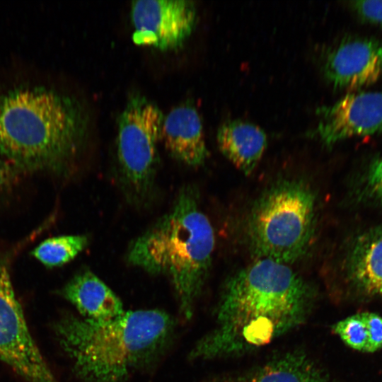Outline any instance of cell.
I'll use <instances>...</instances> for the list:
<instances>
[{"label": "cell", "mask_w": 382, "mask_h": 382, "mask_svg": "<svg viewBox=\"0 0 382 382\" xmlns=\"http://www.w3.org/2000/svg\"><path fill=\"white\" fill-rule=\"evenodd\" d=\"M163 117L154 102L135 95L129 98L118 117L120 183L127 199L137 206L148 204L154 194Z\"/></svg>", "instance_id": "6"}, {"label": "cell", "mask_w": 382, "mask_h": 382, "mask_svg": "<svg viewBox=\"0 0 382 382\" xmlns=\"http://www.w3.org/2000/svg\"><path fill=\"white\" fill-rule=\"evenodd\" d=\"M316 196L299 180H284L256 199L246 221L248 248L257 259L290 265L308 250L316 227Z\"/></svg>", "instance_id": "5"}, {"label": "cell", "mask_w": 382, "mask_h": 382, "mask_svg": "<svg viewBox=\"0 0 382 382\" xmlns=\"http://www.w3.org/2000/svg\"><path fill=\"white\" fill-rule=\"evenodd\" d=\"M370 333V352H374L382 348V316L371 313L364 312Z\"/></svg>", "instance_id": "20"}, {"label": "cell", "mask_w": 382, "mask_h": 382, "mask_svg": "<svg viewBox=\"0 0 382 382\" xmlns=\"http://www.w3.org/2000/svg\"><path fill=\"white\" fill-rule=\"evenodd\" d=\"M316 300L312 284L288 265L257 259L226 280L214 325L190 357L231 358L268 345L303 325Z\"/></svg>", "instance_id": "1"}, {"label": "cell", "mask_w": 382, "mask_h": 382, "mask_svg": "<svg viewBox=\"0 0 382 382\" xmlns=\"http://www.w3.org/2000/svg\"><path fill=\"white\" fill-rule=\"evenodd\" d=\"M320 121L314 136L327 147L349 138L382 132V91L345 95L335 103L318 108Z\"/></svg>", "instance_id": "9"}, {"label": "cell", "mask_w": 382, "mask_h": 382, "mask_svg": "<svg viewBox=\"0 0 382 382\" xmlns=\"http://www.w3.org/2000/svg\"><path fill=\"white\" fill-rule=\"evenodd\" d=\"M61 294L87 319L109 320L125 312L120 298L90 270L77 273L64 286Z\"/></svg>", "instance_id": "13"}, {"label": "cell", "mask_w": 382, "mask_h": 382, "mask_svg": "<svg viewBox=\"0 0 382 382\" xmlns=\"http://www.w3.org/2000/svg\"><path fill=\"white\" fill-rule=\"evenodd\" d=\"M161 139L170 155L187 166H199L207 158L201 117L190 103L180 104L164 115Z\"/></svg>", "instance_id": "12"}, {"label": "cell", "mask_w": 382, "mask_h": 382, "mask_svg": "<svg viewBox=\"0 0 382 382\" xmlns=\"http://www.w3.org/2000/svg\"><path fill=\"white\" fill-rule=\"evenodd\" d=\"M354 195L360 203L382 208V156L372 160L359 175Z\"/></svg>", "instance_id": "17"}, {"label": "cell", "mask_w": 382, "mask_h": 382, "mask_svg": "<svg viewBox=\"0 0 382 382\" xmlns=\"http://www.w3.org/2000/svg\"><path fill=\"white\" fill-rule=\"evenodd\" d=\"M131 19L135 44L175 50L191 35L197 10L189 0H137L131 4Z\"/></svg>", "instance_id": "8"}, {"label": "cell", "mask_w": 382, "mask_h": 382, "mask_svg": "<svg viewBox=\"0 0 382 382\" xmlns=\"http://www.w3.org/2000/svg\"><path fill=\"white\" fill-rule=\"evenodd\" d=\"M88 244V239L85 235L52 237L40 243L32 255L46 267H59L74 259Z\"/></svg>", "instance_id": "16"}, {"label": "cell", "mask_w": 382, "mask_h": 382, "mask_svg": "<svg viewBox=\"0 0 382 382\" xmlns=\"http://www.w3.org/2000/svg\"><path fill=\"white\" fill-rule=\"evenodd\" d=\"M323 72L337 89H357L382 78V40L345 38L325 54Z\"/></svg>", "instance_id": "11"}, {"label": "cell", "mask_w": 382, "mask_h": 382, "mask_svg": "<svg viewBox=\"0 0 382 382\" xmlns=\"http://www.w3.org/2000/svg\"><path fill=\"white\" fill-rule=\"evenodd\" d=\"M212 225L195 187H183L170 210L130 244L127 262L171 283L183 318L192 316L212 267Z\"/></svg>", "instance_id": "4"}, {"label": "cell", "mask_w": 382, "mask_h": 382, "mask_svg": "<svg viewBox=\"0 0 382 382\" xmlns=\"http://www.w3.org/2000/svg\"><path fill=\"white\" fill-rule=\"evenodd\" d=\"M352 7L362 21L382 26V0L355 1Z\"/></svg>", "instance_id": "19"}, {"label": "cell", "mask_w": 382, "mask_h": 382, "mask_svg": "<svg viewBox=\"0 0 382 382\" xmlns=\"http://www.w3.org/2000/svg\"><path fill=\"white\" fill-rule=\"evenodd\" d=\"M230 382H335L311 357L291 351L274 357Z\"/></svg>", "instance_id": "14"}, {"label": "cell", "mask_w": 382, "mask_h": 382, "mask_svg": "<svg viewBox=\"0 0 382 382\" xmlns=\"http://www.w3.org/2000/svg\"><path fill=\"white\" fill-rule=\"evenodd\" d=\"M339 273L345 290L355 298H382V226L357 232L343 246Z\"/></svg>", "instance_id": "10"}, {"label": "cell", "mask_w": 382, "mask_h": 382, "mask_svg": "<svg viewBox=\"0 0 382 382\" xmlns=\"http://www.w3.org/2000/svg\"><path fill=\"white\" fill-rule=\"evenodd\" d=\"M88 117L74 96L43 80L0 84V154L16 163L63 169L83 150Z\"/></svg>", "instance_id": "2"}, {"label": "cell", "mask_w": 382, "mask_h": 382, "mask_svg": "<svg viewBox=\"0 0 382 382\" xmlns=\"http://www.w3.org/2000/svg\"><path fill=\"white\" fill-rule=\"evenodd\" d=\"M175 325L163 311L141 309L109 320L66 313L54 323L53 330L82 382H125L163 353Z\"/></svg>", "instance_id": "3"}, {"label": "cell", "mask_w": 382, "mask_h": 382, "mask_svg": "<svg viewBox=\"0 0 382 382\" xmlns=\"http://www.w3.org/2000/svg\"><path fill=\"white\" fill-rule=\"evenodd\" d=\"M332 329L345 345L357 351L370 352V333L364 312L340 320Z\"/></svg>", "instance_id": "18"}, {"label": "cell", "mask_w": 382, "mask_h": 382, "mask_svg": "<svg viewBox=\"0 0 382 382\" xmlns=\"http://www.w3.org/2000/svg\"><path fill=\"white\" fill-rule=\"evenodd\" d=\"M12 177L11 166L6 161L0 160V193L8 186Z\"/></svg>", "instance_id": "21"}, {"label": "cell", "mask_w": 382, "mask_h": 382, "mask_svg": "<svg viewBox=\"0 0 382 382\" xmlns=\"http://www.w3.org/2000/svg\"><path fill=\"white\" fill-rule=\"evenodd\" d=\"M221 153L240 170L250 174L267 146V136L257 125L240 120L224 123L217 132Z\"/></svg>", "instance_id": "15"}, {"label": "cell", "mask_w": 382, "mask_h": 382, "mask_svg": "<svg viewBox=\"0 0 382 382\" xmlns=\"http://www.w3.org/2000/svg\"><path fill=\"white\" fill-rule=\"evenodd\" d=\"M0 360L28 382H60L32 337L7 268L1 264Z\"/></svg>", "instance_id": "7"}]
</instances>
